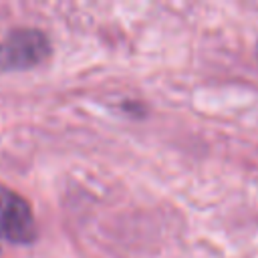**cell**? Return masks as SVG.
<instances>
[{
	"mask_svg": "<svg viewBox=\"0 0 258 258\" xmlns=\"http://www.w3.org/2000/svg\"><path fill=\"white\" fill-rule=\"evenodd\" d=\"M38 236L30 204L16 191L0 185V238L10 244H32Z\"/></svg>",
	"mask_w": 258,
	"mask_h": 258,
	"instance_id": "cell-2",
	"label": "cell"
},
{
	"mask_svg": "<svg viewBox=\"0 0 258 258\" xmlns=\"http://www.w3.org/2000/svg\"><path fill=\"white\" fill-rule=\"evenodd\" d=\"M50 54L48 38L36 28L12 30L0 42V73L24 71L40 64Z\"/></svg>",
	"mask_w": 258,
	"mask_h": 258,
	"instance_id": "cell-1",
	"label": "cell"
}]
</instances>
